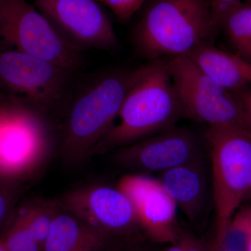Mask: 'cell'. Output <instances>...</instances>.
<instances>
[{
    "mask_svg": "<svg viewBox=\"0 0 251 251\" xmlns=\"http://www.w3.org/2000/svg\"><path fill=\"white\" fill-rule=\"evenodd\" d=\"M184 117L168 60L153 59L131 72L120 122L96 150L122 148L176 126Z\"/></svg>",
    "mask_w": 251,
    "mask_h": 251,
    "instance_id": "1",
    "label": "cell"
},
{
    "mask_svg": "<svg viewBox=\"0 0 251 251\" xmlns=\"http://www.w3.org/2000/svg\"><path fill=\"white\" fill-rule=\"evenodd\" d=\"M216 34L209 0H150L133 32L150 60L187 55Z\"/></svg>",
    "mask_w": 251,
    "mask_h": 251,
    "instance_id": "2",
    "label": "cell"
},
{
    "mask_svg": "<svg viewBox=\"0 0 251 251\" xmlns=\"http://www.w3.org/2000/svg\"><path fill=\"white\" fill-rule=\"evenodd\" d=\"M216 234L210 251H220L231 219L244 202L251 179V131L239 126H208Z\"/></svg>",
    "mask_w": 251,
    "mask_h": 251,
    "instance_id": "3",
    "label": "cell"
},
{
    "mask_svg": "<svg viewBox=\"0 0 251 251\" xmlns=\"http://www.w3.org/2000/svg\"><path fill=\"white\" fill-rule=\"evenodd\" d=\"M131 72L108 73L74 99L63 128L67 152L81 156L96 150L115 125L129 87Z\"/></svg>",
    "mask_w": 251,
    "mask_h": 251,
    "instance_id": "4",
    "label": "cell"
},
{
    "mask_svg": "<svg viewBox=\"0 0 251 251\" xmlns=\"http://www.w3.org/2000/svg\"><path fill=\"white\" fill-rule=\"evenodd\" d=\"M0 41L71 72L82 63L81 51L27 0H0Z\"/></svg>",
    "mask_w": 251,
    "mask_h": 251,
    "instance_id": "5",
    "label": "cell"
},
{
    "mask_svg": "<svg viewBox=\"0 0 251 251\" xmlns=\"http://www.w3.org/2000/svg\"><path fill=\"white\" fill-rule=\"evenodd\" d=\"M173 85L184 117L208 126L248 128L239 100L230 91L218 85L186 55L168 59Z\"/></svg>",
    "mask_w": 251,
    "mask_h": 251,
    "instance_id": "6",
    "label": "cell"
},
{
    "mask_svg": "<svg viewBox=\"0 0 251 251\" xmlns=\"http://www.w3.org/2000/svg\"><path fill=\"white\" fill-rule=\"evenodd\" d=\"M34 3L61 36L79 50H112L118 46L111 21L97 0H34Z\"/></svg>",
    "mask_w": 251,
    "mask_h": 251,
    "instance_id": "7",
    "label": "cell"
},
{
    "mask_svg": "<svg viewBox=\"0 0 251 251\" xmlns=\"http://www.w3.org/2000/svg\"><path fill=\"white\" fill-rule=\"evenodd\" d=\"M205 137L184 127L175 126L122 147L116 156L120 164L149 173L169 171L204 157Z\"/></svg>",
    "mask_w": 251,
    "mask_h": 251,
    "instance_id": "8",
    "label": "cell"
},
{
    "mask_svg": "<svg viewBox=\"0 0 251 251\" xmlns=\"http://www.w3.org/2000/svg\"><path fill=\"white\" fill-rule=\"evenodd\" d=\"M72 72L16 50H0V83L36 106L60 98Z\"/></svg>",
    "mask_w": 251,
    "mask_h": 251,
    "instance_id": "9",
    "label": "cell"
},
{
    "mask_svg": "<svg viewBox=\"0 0 251 251\" xmlns=\"http://www.w3.org/2000/svg\"><path fill=\"white\" fill-rule=\"evenodd\" d=\"M44 128L31 109L0 106V166L11 179L21 176L39 156L45 142Z\"/></svg>",
    "mask_w": 251,
    "mask_h": 251,
    "instance_id": "10",
    "label": "cell"
},
{
    "mask_svg": "<svg viewBox=\"0 0 251 251\" xmlns=\"http://www.w3.org/2000/svg\"><path fill=\"white\" fill-rule=\"evenodd\" d=\"M117 187L128 196L134 207L140 228L156 242H175L177 206L159 180L145 175H128Z\"/></svg>",
    "mask_w": 251,
    "mask_h": 251,
    "instance_id": "11",
    "label": "cell"
},
{
    "mask_svg": "<svg viewBox=\"0 0 251 251\" xmlns=\"http://www.w3.org/2000/svg\"><path fill=\"white\" fill-rule=\"evenodd\" d=\"M73 206L74 214L104 237L107 234H128L135 227L140 228L131 201L118 187L90 188L75 198Z\"/></svg>",
    "mask_w": 251,
    "mask_h": 251,
    "instance_id": "12",
    "label": "cell"
},
{
    "mask_svg": "<svg viewBox=\"0 0 251 251\" xmlns=\"http://www.w3.org/2000/svg\"><path fill=\"white\" fill-rule=\"evenodd\" d=\"M205 156L161 173L160 182L190 221L204 214L211 189V173Z\"/></svg>",
    "mask_w": 251,
    "mask_h": 251,
    "instance_id": "13",
    "label": "cell"
},
{
    "mask_svg": "<svg viewBox=\"0 0 251 251\" xmlns=\"http://www.w3.org/2000/svg\"><path fill=\"white\" fill-rule=\"evenodd\" d=\"M204 74L226 90L234 92L251 84V62L202 43L187 54Z\"/></svg>",
    "mask_w": 251,
    "mask_h": 251,
    "instance_id": "14",
    "label": "cell"
},
{
    "mask_svg": "<svg viewBox=\"0 0 251 251\" xmlns=\"http://www.w3.org/2000/svg\"><path fill=\"white\" fill-rule=\"evenodd\" d=\"M104 237L72 211H57L43 251H93L102 246Z\"/></svg>",
    "mask_w": 251,
    "mask_h": 251,
    "instance_id": "15",
    "label": "cell"
},
{
    "mask_svg": "<svg viewBox=\"0 0 251 251\" xmlns=\"http://www.w3.org/2000/svg\"><path fill=\"white\" fill-rule=\"evenodd\" d=\"M221 29L240 57L251 60V3L241 4L227 16Z\"/></svg>",
    "mask_w": 251,
    "mask_h": 251,
    "instance_id": "16",
    "label": "cell"
},
{
    "mask_svg": "<svg viewBox=\"0 0 251 251\" xmlns=\"http://www.w3.org/2000/svg\"><path fill=\"white\" fill-rule=\"evenodd\" d=\"M251 238V204H246L231 219L220 251H247Z\"/></svg>",
    "mask_w": 251,
    "mask_h": 251,
    "instance_id": "17",
    "label": "cell"
},
{
    "mask_svg": "<svg viewBox=\"0 0 251 251\" xmlns=\"http://www.w3.org/2000/svg\"><path fill=\"white\" fill-rule=\"evenodd\" d=\"M0 242L7 251H43V247L26 227L18 213L2 232Z\"/></svg>",
    "mask_w": 251,
    "mask_h": 251,
    "instance_id": "18",
    "label": "cell"
},
{
    "mask_svg": "<svg viewBox=\"0 0 251 251\" xmlns=\"http://www.w3.org/2000/svg\"><path fill=\"white\" fill-rule=\"evenodd\" d=\"M26 227L44 248L50 227L57 211L48 204L30 206L18 211Z\"/></svg>",
    "mask_w": 251,
    "mask_h": 251,
    "instance_id": "19",
    "label": "cell"
},
{
    "mask_svg": "<svg viewBox=\"0 0 251 251\" xmlns=\"http://www.w3.org/2000/svg\"><path fill=\"white\" fill-rule=\"evenodd\" d=\"M108 6L119 19L128 21L143 6L145 0H97Z\"/></svg>",
    "mask_w": 251,
    "mask_h": 251,
    "instance_id": "20",
    "label": "cell"
},
{
    "mask_svg": "<svg viewBox=\"0 0 251 251\" xmlns=\"http://www.w3.org/2000/svg\"><path fill=\"white\" fill-rule=\"evenodd\" d=\"M11 186H0V232L4 231L14 214V194Z\"/></svg>",
    "mask_w": 251,
    "mask_h": 251,
    "instance_id": "21",
    "label": "cell"
},
{
    "mask_svg": "<svg viewBox=\"0 0 251 251\" xmlns=\"http://www.w3.org/2000/svg\"><path fill=\"white\" fill-rule=\"evenodd\" d=\"M232 93L242 106L248 127L251 131V87L247 86Z\"/></svg>",
    "mask_w": 251,
    "mask_h": 251,
    "instance_id": "22",
    "label": "cell"
},
{
    "mask_svg": "<svg viewBox=\"0 0 251 251\" xmlns=\"http://www.w3.org/2000/svg\"><path fill=\"white\" fill-rule=\"evenodd\" d=\"M186 250L185 251H206L202 242L189 234H185Z\"/></svg>",
    "mask_w": 251,
    "mask_h": 251,
    "instance_id": "23",
    "label": "cell"
},
{
    "mask_svg": "<svg viewBox=\"0 0 251 251\" xmlns=\"http://www.w3.org/2000/svg\"><path fill=\"white\" fill-rule=\"evenodd\" d=\"M14 181L6 175L0 166V186H11V181Z\"/></svg>",
    "mask_w": 251,
    "mask_h": 251,
    "instance_id": "24",
    "label": "cell"
},
{
    "mask_svg": "<svg viewBox=\"0 0 251 251\" xmlns=\"http://www.w3.org/2000/svg\"><path fill=\"white\" fill-rule=\"evenodd\" d=\"M246 204H251V179L250 181V184H249V188L247 194H246L245 198H244V202Z\"/></svg>",
    "mask_w": 251,
    "mask_h": 251,
    "instance_id": "25",
    "label": "cell"
},
{
    "mask_svg": "<svg viewBox=\"0 0 251 251\" xmlns=\"http://www.w3.org/2000/svg\"><path fill=\"white\" fill-rule=\"evenodd\" d=\"M3 90H4V88H3L2 86L0 83V106L5 103L4 101V95H3Z\"/></svg>",
    "mask_w": 251,
    "mask_h": 251,
    "instance_id": "26",
    "label": "cell"
},
{
    "mask_svg": "<svg viewBox=\"0 0 251 251\" xmlns=\"http://www.w3.org/2000/svg\"><path fill=\"white\" fill-rule=\"evenodd\" d=\"M0 251H7L1 242H0Z\"/></svg>",
    "mask_w": 251,
    "mask_h": 251,
    "instance_id": "27",
    "label": "cell"
},
{
    "mask_svg": "<svg viewBox=\"0 0 251 251\" xmlns=\"http://www.w3.org/2000/svg\"><path fill=\"white\" fill-rule=\"evenodd\" d=\"M247 251H251V238L250 242H249V246H248Z\"/></svg>",
    "mask_w": 251,
    "mask_h": 251,
    "instance_id": "28",
    "label": "cell"
},
{
    "mask_svg": "<svg viewBox=\"0 0 251 251\" xmlns=\"http://www.w3.org/2000/svg\"></svg>",
    "mask_w": 251,
    "mask_h": 251,
    "instance_id": "29",
    "label": "cell"
}]
</instances>
